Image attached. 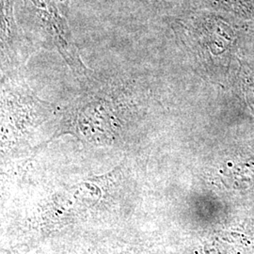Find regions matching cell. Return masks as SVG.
<instances>
[{
	"instance_id": "cell-1",
	"label": "cell",
	"mask_w": 254,
	"mask_h": 254,
	"mask_svg": "<svg viewBox=\"0 0 254 254\" xmlns=\"http://www.w3.org/2000/svg\"><path fill=\"white\" fill-rule=\"evenodd\" d=\"M27 9L33 15L37 23L44 31L51 37L64 55L66 62L73 70L83 67L77 57L71 38V31L67 20L61 11L57 0H25Z\"/></svg>"
}]
</instances>
